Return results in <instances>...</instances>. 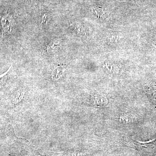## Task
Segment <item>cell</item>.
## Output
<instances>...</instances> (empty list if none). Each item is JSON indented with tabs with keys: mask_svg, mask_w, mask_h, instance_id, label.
<instances>
[{
	"mask_svg": "<svg viewBox=\"0 0 156 156\" xmlns=\"http://www.w3.org/2000/svg\"><path fill=\"white\" fill-rule=\"evenodd\" d=\"M92 12L95 16L99 18H105L107 16V12L104 9L99 7L94 6L92 9Z\"/></svg>",
	"mask_w": 156,
	"mask_h": 156,
	"instance_id": "1",
	"label": "cell"
},
{
	"mask_svg": "<svg viewBox=\"0 0 156 156\" xmlns=\"http://www.w3.org/2000/svg\"><path fill=\"white\" fill-rule=\"evenodd\" d=\"M24 91L23 89H20L15 93L13 98V103L17 104L20 101L24 95Z\"/></svg>",
	"mask_w": 156,
	"mask_h": 156,
	"instance_id": "2",
	"label": "cell"
},
{
	"mask_svg": "<svg viewBox=\"0 0 156 156\" xmlns=\"http://www.w3.org/2000/svg\"><path fill=\"white\" fill-rule=\"evenodd\" d=\"M95 102L97 105L100 106H104L107 103V100L104 96H98L95 98Z\"/></svg>",
	"mask_w": 156,
	"mask_h": 156,
	"instance_id": "3",
	"label": "cell"
},
{
	"mask_svg": "<svg viewBox=\"0 0 156 156\" xmlns=\"http://www.w3.org/2000/svg\"><path fill=\"white\" fill-rule=\"evenodd\" d=\"M11 66L9 68V70L7 71V72H6V73L0 76V87L3 86L5 83L7 79V73L9 72L10 69H11Z\"/></svg>",
	"mask_w": 156,
	"mask_h": 156,
	"instance_id": "4",
	"label": "cell"
},
{
	"mask_svg": "<svg viewBox=\"0 0 156 156\" xmlns=\"http://www.w3.org/2000/svg\"><path fill=\"white\" fill-rule=\"evenodd\" d=\"M120 120L124 123H128L133 121V117L130 115H126L121 117Z\"/></svg>",
	"mask_w": 156,
	"mask_h": 156,
	"instance_id": "5",
	"label": "cell"
},
{
	"mask_svg": "<svg viewBox=\"0 0 156 156\" xmlns=\"http://www.w3.org/2000/svg\"><path fill=\"white\" fill-rule=\"evenodd\" d=\"M64 69L62 68H60L58 67V68L56 69V70H54L55 72V73H54V77L55 78H58V76H61L63 73V72Z\"/></svg>",
	"mask_w": 156,
	"mask_h": 156,
	"instance_id": "6",
	"label": "cell"
}]
</instances>
